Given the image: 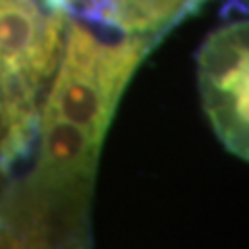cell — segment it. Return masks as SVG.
Listing matches in <instances>:
<instances>
[{"mask_svg": "<svg viewBox=\"0 0 249 249\" xmlns=\"http://www.w3.org/2000/svg\"><path fill=\"white\" fill-rule=\"evenodd\" d=\"M124 2H129L133 9H137V13H145V15H150V21L156 19V15H160V13H164L168 11L173 4H177L178 0H124Z\"/></svg>", "mask_w": 249, "mask_h": 249, "instance_id": "6da1fadb", "label": "cell"}]
</instances>
